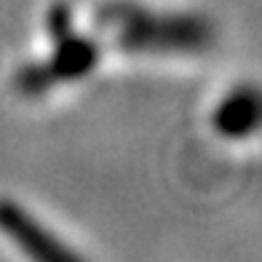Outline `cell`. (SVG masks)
<instances>
[{
	"mask_svg": "<svg viewBox=\"0 0 262 262\" xmlns=\"http://www.w3.org/2000/svg\"><path fill=\"white\" fill-rule=\"evenodd\" d=\"M99 30L115 49L134 56L201 54L214 40L211 21L190 11H161L142 3H107L97 14Z\"/></svg>",
	"mask_w": 262,
	"mask_h": 262,
	"instance_id": "cell-1",
	"label": "cell"
},
{
	"mask_svg": "<svg viewBox=\"0 0 262 262\" xmlns=\"http://www.w3.org/2000/svg\"><path fill=\"white\" fill-rule=\"evenodd\" d=\"M51 40H54V54L46 59L40 67L25 70L21 73V89H30L35 80L40 86H51V83H64V80H80L89 75L99 59V43L89 38V35L73 32V19L64 8L51 11Z\"/></svg>",
	"mask_w": 262,
	"mask_h": 262,
	"instance_id": "cell-2",
	"label": "cell"
},
{
	"mask_svg": "<svg viewBox=\"0 0 262 262\" xmlns=\"http://www.w3.org/2000/svg\"><path fill=\"white\" fill-rule=\"evenodd\" d=\"M0 233L11 238V244L19 246L27 257H35V259L73 257V252L49 228H43L35 214H30L25 206H19L11 198L0 201Z\"/></svg>",
	"mask_w": 262,
	"mask_h": 262,
	"instance_id": "cell-3",
	"label": "cell"
},
{
	"mask_svg": "<svg viewBox=\"0 0 262 262\" xmlns=\"http://www.w3.org/2000/svg\"><path fill=\"white\" fill-rule=\"evenodd\" d=\"M259 126V94L254 86H235L214 104L211 128L225 139H249Z\"/></svg>",
	"mask_w": 262,
	"mask_h": 262,
	"instance_id": "cell-4",
	"label": "cell"
}]
</instances>
